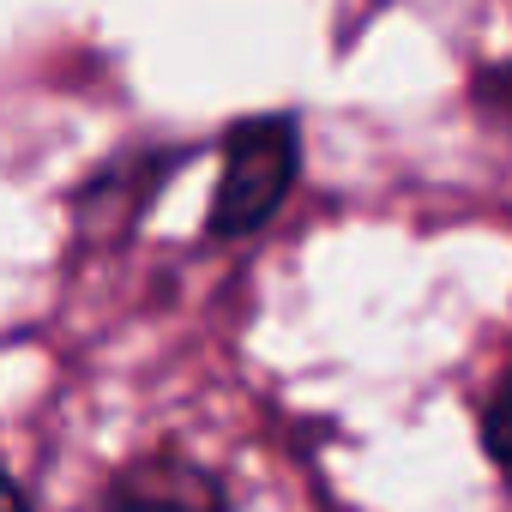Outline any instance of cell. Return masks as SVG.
<instances>
[{"label":"cell","mask_w":512,"mask_h":512,"mask_svg":"<svg viewBox=\"0 0 512 512\" xmlns=\"http://www.w3.org/2000/svg\"><path fill=\"white\" fill-rule=\"evenodd\" d=\"M476 103H482L488 115L512 121V55H506V61H488V67L476 73Z\"/></svg>","instance_id":"obj_4"},{"label":"cell","mask_w":512,"mask_h":512,"mask_svg":"<svg viewBox=\"0 0 512 512\" xmlns=\"http://www.w3.org/2000/svg\"><path fill=\"white\" fill-rule=\"evenodd\" d=\"M97 512H229V494H223L217 470L163 446V452L127 458L109 476Z\"/></svg>","instance_id":"obj_2"},{"label":"cell","mask_w":512,"mask_h":512,"mask_svg":"<svg viewBox=\"0 0 512 512\" xmlns=\"http://www.w3.org/2000/svg\"><path fill=\"white\" fill-rule=\"evenodd\" d=\"M482 446H488L494 470L512 482V368L500 374V386H494L488 404H482Z\"/></svg>","instance_id":"obj_3"},{"label":"cell","mask_w":512,"mask_h":512,"mask_svg":"<svg viewBox=\"0 0 512 512\" xmlns=\"http://www.w3.org/2000/svg\"><path fill=\"white\" fill-rule=\"evenodd\" d=\"M13 512H31V488L25 482H13Z\"/></svg>","instance_id":"obj_5"},{"label":"cell","mask_w":512,"mask_h":512,"mask_svg":"<svg viewBox=\"0 0 512 512\" xmlns=\"http://www.w3.org/2000/svg\"><path fill=\"white\" fill-rule=\"evenodd\" d=\"M302 175V121L296 115H253L223 133V175L211 193L205 235L217 241H247L253 229H266L284 199L296 193Z\"/></svg>","instance_id":"obj_1"}]
</instances>
